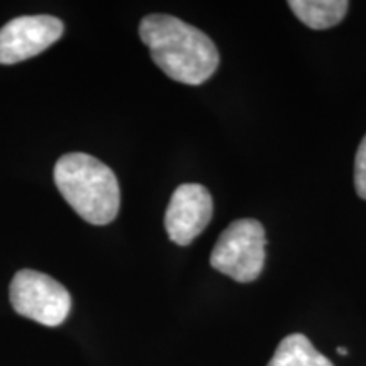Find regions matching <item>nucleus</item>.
Masks as SVG:
<instances>
[{"mask_svg": "<svg viewBox=\"0 0 366 366\" xmlns=\"http://www.w3.org/2000/svg\"><path fill=\"white\" fill-rule=\"evenodd\" d=\"M141 41L151 58L172 80L202 85L219 68L214 41L197 27L167 14H151L139 24Z\"/></svg>", "mask_w": 366, "mask_h": 366, "instance_id": "obj_1", "label": "nucleus"}, {"mask_svg": "<svg viewBox=\"0 0 366 366\" xmlns=\"http://www.w3.org/2000/svg\"><path fill=\"white\" fill-rule=\"evenodd\" d=\"M54 183L68 205L89 224L105 226L117 217V177L100 159L85 153L63 154L54 164Z\"/></svg>", "mask_w": 366, "mask_h": 366, "instance_id": "obj_2", "label": "nucleus"}, {"mask_svg": "<svg viewBox=\"0 0 366 366\" xmlns=\"http://www.w3.org/2000/svg\"><path fill=\"white\" fill-rule=\"evenodd\" d=\"M267 234L262 222L239 219L219 236L210 254V264L219 273L239 283L254 282L263 272Z\"/></svg>", "mask_w": 366, "mask_h": 366, "instance_id": "obj_3", "label": "nucleus"}, {"mask_svg": "<svg viewBox=\"0 0 366 366\" xmlns=\"http://www.w3.org/2000/svg\"><path fill=\"white\" fill-rule=\"evenodd\" d=\"M9 297L17 314L48 327L65 322L71 310L66 288L49 274L34 269H21L14 274Z\"/></svg>", "mask_w": 366, "mask_h": 366, "instance_id": "obj_4", "label": "nucleus"}, {"mask_svg": "<svg viewBox=\"0 0 366 366\" xmlns=\"http://www.w3.org/2000/svg\"><path fill=\"white\" fill-rule=\"evenodd\" d=\"M65 26L53 16H22L0 29V65H16L43 53L63 36Z\"/></svg>", "mask_w": 366, "mask_h": 366, "instance_id": "obj_5", "label": "nucleus"}, {"mask_svg": "<svg viewBox=\"0 0 366 366\" xmlns=\"http://www.w3.org/2000/svg\"><path fill=\"white\" fill-rule=\"evenodd\" d=\"M214 214L212 195L199 183H183L173 192L167 214L164 229L178 246H189L209 226Z\"/></svg>", "mask_w": 366, "mask_h": 366, "instance_id": "obj_6", "label": "nucleus"}, {"mask_svg": "<svg viewBox=\"0 0 366 366\" xmlns=\"http://www.w3.org/2000/svg\"><path fill=\"white\" fill-rule=\"evenodd\" d=\"M288 7L300 22L310 29L322 31L337 26L345 19L350 2L346 0H290Z\"/></svg>", "mask_w": 366, "mask_h": 366, "instance_id": "obj_7", "label": "nucleus"}, {"mask_svg": "<svg viewBox=\"0 0 366 366\" xmlns=\"http://www.w3.org/2000/svg\"><path fill=\"white\" fill-rule=\"evenodd\" d=\"M268 366H334L304 334H290L278 345Z\"/></svg>", "mask_w": 366, "mask_h": 366, "instance_id": "obj_8", "label": "nucleus"}, {"mask_svg": "<svg viewBox=\"0 0 366 366\" xmlns=\"http://www.w3.org/2000/svg\"><path fill=\"white\" fill-rule=\"evenodd\" d=\"M355 189L361 199L366 200V136L361 139L355 159Z\"/></svg>", "mask_w": 366, "mask_h": 366, "instance_id": "obj_9", "label": "nucleus"}, {"mask_svg": "<svg viewBox=\"0 0 366 366\" xmlns=\"http://www.w3.org/2000/svg\"><path fill=\"white\" fill-rule=\"evenodd\" d=\"M337 353L342 355V356H346L347 355V350H346V347H337Z\"/></svg>", "mask_w": 366, "mask_h": 366, "instance_id": "obj_10", "label": "nucleus"}]
</instances>
